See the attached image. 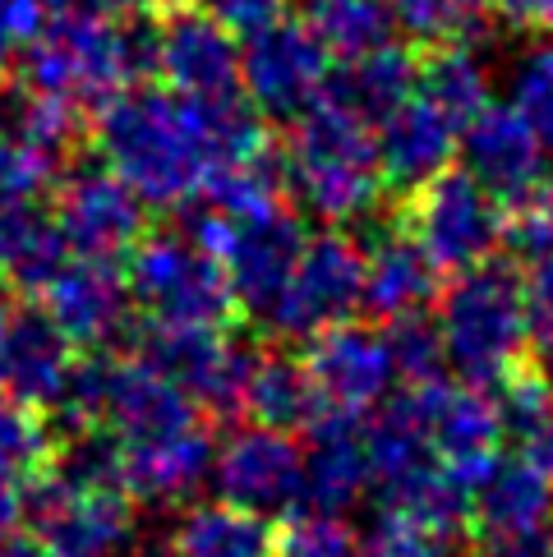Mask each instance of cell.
<instances>
[{
  "instance_id": "8d00e7d4",
  "label": "cell",
  "mask_w": 553,
  "mask_h": 557,
  "mask_svg": "<svg viewBox=\"0 0 553 557\" xmlns=\"http://www.w3.org/2000/svg\"><path fill=\"white\" fill-rule=\"evenodd\" d=\"M526 336H530V364L553 377V258L536 263L526 276Z\"/></svg>"
},
{
  "instance_id": "7bdbcfd3",
  "label": "cell",
  "mask_w": 553,
  "mask_h": 557,
  "mask_svg": "<svg viewBox=\"0 0 553 557\" xmlns=\"http://www.w3.org/2000/svg\"><path fill=\"white\" fill-rule=\"evenodd\" d=\"M0 557H65L61 548H56L51 540H42V534L37 530H28V534H10L5 540V548H0Z\"/></svg>"
},
{
  "instance_id": "9c48e42d",
  "label": "cell",
  "mask_w": 553,
  "mask_h": 557,
  "mask_svg": "<svg viewBox=\"0 0 553 557\" xmlns=\"http://www.w3.org/2000/svg\"><path fill=\"white\" fill-rule=\"evenodd\" d=\"M365 305V245L346 235L342 226H328L305 240V253L295 263L282 300L268 309L272 342H295V336H314Z\"/></svg>"
},
{
  "instance_id": "52a82bcc",
  "label": "cell",
  "mask_w": 553,
  "mask_h": 557,
  "mask_svg": "<svg viewBox=\"0 0 553 557\" xmlns=\"http://www.w3.org/2000/svg\"><path fill=\"white\" fill-rule=\"evenodd\" d=\"M402 226L439 263V272H470L503 249V203L462 166H447L402 198Z\"/></svg>"
},
{
  "instance_id": "cb8c5ba5",
  "label": "cell",
  "mask_w": 553,
  "mask_h": 557,
  "mask_svg": "<svg viewBox=\"0 0 553 557\" xmlns=\"http://www.w3.org/2000/svg\"><path fill=\"white\" fill-rule=\"evenodd\" d=\"M420 84V51L383 42L365 55H351L332 70L328 78V102L351 111L355 121H365L369 129H379L392 111L415 97Z\"/></svg>"
},
{
  "instance_id": "f1b7e54d",
  "label": "cell",
  "mask_w": 553,
  "mask_h": 557,
  "mask_svg": "<svg viewBox=\"0 0 553 557\" xmlns=\"http://www.w3.org/2000/svg\"><path fill=\"white\" fill-rule=\"evenodd\" d=\"M305 18L337 61H351V55H365L373 47L392 42V28H397V14L383 0H309Z\"/></svg>"
},
{
  "instance_id": "8fae6325",
  "label": "cell",
  "mask_w": 553,
  "mask_h": 557,
  "mask_svg": "<svg viewBox=\"0 0 553 557\" xmlns=\"http://www.w3.org/2000/svg\"><path fill=\"white\" fill-rule=\"evenodd\" d=\"M33 530L65 557H125L138 540L134 497L125 488H74L42 474L33 480Z\"/></svg>"
},
{
  "instance_id": "ac0fdd59",
  "label": "cell",
  "mask_w": 553,
  "mask_h": 557,
  "mask_svg": "<svg viewBox=\"0 0 553 557\" xmlns=\"http://www.w3.org/2000/svg\"><path fill=\"white\" fill-rule=\"evenodd\" d=\"M74 342L42 305H19L0 332V392L24 406L56 410L74 373Z\"/></svg>"
},
{
  "instance_id": "d6a6232c",
  "label": "cell",
  "mask_w": 553,
  "mask_h": 557,
  "mask_svg": "<svg viewBox=\"0 0 553 557\" xmlns=\"http://www.w3.org/2000/svg\"><path fill=\"white\" fill-rule=\"evenodd\" d=\"M512 107L521 111V121L536 134V144L553 175V42L526 47L512 65Z\"/></svg>"
},
{
  "instance_id": "f6af8a7d",
  "label": "cell",
  "mask_w": 553,
  "mask_h": 557,
  "mask_svg": "<svg viewBox=\"0 0 553 557\" xmlns=\"http://www.w3.org/2000/svg\"><path fill=\"white\" fill-rule=\"evenodd\" d=\"M107 5H111L115 14H125V18H162V14H171V10L189 5V0H107Z\"/></svg>"
},
{
  "instance_id": "ffe728a7",
  "label": "cell",
  "mask_w": 553,
  "mask_h": 557,
  "mask_svg": "<svg viewBox=\"0 0 553 557\" xmlns=\"http://www.w3.org/2000/svg\"><path fill=\"white\" fill-rule=\"evenodd\" d=\"M443 295L439 263L420 249V240L397 222L392 231H379L365 249V305L379 323H397L410 313H429Z\"/></svg>"
},
{
  "instance_id": "d4e9b609",
  "label": "cell",
  "mask_w": 553,
  "mask_h": 557,
  "mask_svg": "<svg viewBox=\"0 0 553 557\" xmlns=\"http://www.w3.org/2000/svg\"><path fill=\"white\" fill-rule=\"evenodd\" d=\"M323 410V396L314 387L305 360H295L286 342H272L259 350L245 387V420L282 433H305Z\"/></svg>"
},
{
  "instance_id": "681fc988",
  "label": "cell",
  "mask_w": 553,
  "mask_h": 557,
  "mask_svg": "<svg viewBox=\"0 0 553 557\" xmlns=\"http://www.w3.org/2000/svg\"><path fill=\"white\" fill-rule=\"evenodd\" d=\"M0 88H5V84H0Z\"/></svg>"
},
{
  "instance_id": "ba28073f",
  "label": "cell",
  "mask_w": 553,
  "mask_h": 557,
  "mask_svg": "<svg viewBox=\"0 0 553 557\" xmlns=\"http://www.w3.org/2000/svg\"><path fill=\"white\" fill-rule=\"evenodd\" d=\"M332 51L319 42L309 18L282 14L276 24L245 37L241 47V88L249 107L276 125H295L328 97Z\"/></svg>"
},
{
  "instance_id": "e0dca14e",
  "label": "cell",
  "mask_w": 553,
  "mask_h": 557,
  "mask_svg": "<svg viewBox=\"0 0 553 557\" xmlns=\"http://www.w3.org/2000/svg\"><path fill=\"white\" fill-rule=\"evenodd\" d=\"M457 157H462V171L470 181H480L503 208L521 203V198L553 185L536 134H530V125L521 121V111L512 102L507 107L489 102L476 121H466Z\"/></svg>"
},
{
  "instance_id": "4fadbf2b",
  "label": "cell",
  "mask_w": 553,
  "mask_h": 557,
  "mask_svg": "<svg viewBox=\"0 0 553 557\" xmlns=\"http://www.w3.org/2000/svg\"><path fill=\"white\" fill-rule=\"evenodd\" d=\"M157 78L189 102H226L241 97V47L226 24L189 5L157 18Z\"/></svg>"
},
{
  "instance_id": "7dc6e473",
  "label": "cell",
  "mask_w": 553,
  "mask_h": 557,
  "mask_svg": "<svg viewBox=\"0 0 553 557\" xmlns=\"http://www.w3.org/2000/svg\"><path fill=\"white\" fill-rule=\"evenodd\" d=\"M47 5L56 14H65V10H93V0H47Z\"/></svg>"
},
{
  "instance_id": "44dd1931",
  "label": "cell",
  "mask_w": 553,
  "mask_h": 557,
  "mask_svg": "<svg viewBox=\"0 0 553 557\" xmlns=\"http://www.w3.org/2000/svg\"><path fill=\"white\" fill-rule=\"evenodd\" d=\"M305 433H309V443H305V488H300V503L309 511L342 516L346 507L360 503L365 488L373 484L369 451H365V420L328 410Z\"/></svg>"
},
{
  "instance_id": "3957f363",
  "label": "cell",
  "mask_w": 553,
  "mask_h": 557,
  "mask_svg": "<svg viewBox=\"0 0 553 557\" xmlns=\"http://www.w3.org/2000/svg\"><path fill=\"white\" fill-rule=\"evenodd\" d=\"M439 332L447 369L470 387H499L521 364H530L526 336V282L512 263H489L457 272L439 295Z\"/></svg>"
},
{
  "instance_id": "7a4b0ae2",
  "label": "cell",
  "mask_w": 553,
  "mask_h": 557,
  "mask_svg": "<svg viewBox=\"0 0 553 557\" xmlns=\"http://www.w3.org/2000/svg\"><path fill=\"white\" fill-rule=\"evenodd\" d=\"M291 198L328 226H355L379 216L388 203V181L379 162V134L328 97L291 125L282 144Z\"/></svg>"
},
{
  "instance_id": "603a6c76",
  "label": "cell",
  "mask_w": 553,
  "mask_h": 557,
  "mask_svg": "<svg viewBox=\"0 0 553 557\" xmlns=\"http://www.w3.org/2000/svg\"><path fill=\"white\" fill-rule=\"evenodd\" d=\"M553 525V480L530 456H499L470 488V530L480 540Z\"/></svg>"
},
{
  "instance_id": "4dcf8cb0",
  "label": "cell",
  "mask_w": 553,
  "mask_h": 557,
  "mask_svg": "<svg viewBox=\"0 0 553 557\" xmlns=\"http://www.w3.org/2000/svg\"><path fill=\"white\" fill-rule=\"evenodd\" d=\"M462 534L466 530H447V525L420 521V516L379 507L373 525L355 544V557H466Z\"/></svg>"
},
{
  "instance_id": "8992f818",
  "label": "cell",
  "mask_w": 553,
  "mask_h": 557,
  "mask_svg": "<svg viewBox=\"0 0 553 557\" xmlns=\"http://www.w3.org/2000/svg\"><path fill=\"white\" fill-rule=\"evenodd\" d=\"M10 84L28 92H51L65 97L78 111L97 115L107 102H115L130 88L125 74V47H121V24H111L97 10H65L51 18L47 37L33 47V55Z\"/></svg>"
},
{
  "instance_id": "e575fe53",
  "label": "cell",
  "mask_w": 553,
  "mask_h": 557,
  "mask_svg": "<svg viewBox=\"0 0 553 557\" xmlns=\"http://www.w3.org/2000/svg\"><path fill=\"white\" fill-rule=\"evenodd\" d=\"M360 534L346 525V516L332 511H286V521L272 530L268 557H355Z\"/></svg>"
},
{
  "instance_id": "60d3db41",
  "label": "cell",
  "mask_w": 553,
  "mask_h": 557,
  "mask_svg": "<svg viewBox=\"0 0 553 557\" xmlns=\"http://www.w3.org/2000/svg\"><path fill=\"white\" fill-rule=\"evenodd\" d=\"M517 437H521V447H526L530 461H536V466L549 474V480H553V396H549V406H544Z\"/></svg>"
},
{
  "instance_id": "836d02e7",
  "label": "cell",
  "mask_w": 553,
  "mask_h": 557,
  "mask_svg": "<svg viewBox=\"0 0 553 557\" xmlns=\"http://www.w3.org/2000/svg\"><path fill=\"white\" fill-rule=\"evenodd\" d=\"M388 350H392V369L406 387H425V383H439L447 377V350H443V332H439V318L429 313H410L388 323Z\"/></svg>"
},
{
  "instance_id": "1f68e13d",
  "label": "cell",
  "mask_w": 553,
  "mask_h": 557,
  "mask_svg": "<svg viewBox=\"0 0 553 557\" xmlns=\"http://www.w3.org/2000/svg\"><path fill=\"white\" fill-rule=\"evenodd\" d=\"M397 24L420 47H433V42L480 47L493 33V14H489V0H397Z\"/></svg>"
},
{
  "instance_id": "9a60e30c",
  "label": "cell",
  "mask_w": 553,
  "mask_h": 557,
  "mask_svg": "<svg viewBox=\"0 0 553 557\" xmlns=\"http://www.w3.org/2000/svg\"><path fill=\"white\" fill-rule=\"evenodd\" d=\"M410 392L420 396L433 461L457 474L466 488H476L484 480V470L499 461V447L507 437L499 401L484 387L452 383V377H439V383H425Z\"/></svg>"
},
{
  "instance_id": "7402d4cb",
  "label": "cell",
  "mask_w": 553,
  "mask_h": 557,
  "mask_svg": "<svg viewBox=\"0 0 553 557\" xmlns=\"http://www.w3.org/2000/svg\"><path fill=\"white\" fill-rule=\"evenodd\" d=\"M212 456H217L212 424L162 437V443H138L125 447L121 484L144 507H189L194 493L212 474Z\"/></svg>"
},
{
  "instance_id": "5b68a950",
  "label": "cell",
  "mask_w": 553,
  "mask_h": 557,
  "mask_svg": "<svg viewBox=\"0 0 553 557\" xmlns=\"http://www.w3.org/2000/svg\"><path fill=\"white\" fill-rule=\"evenodd\" d=\"M181 212H185L181 226L226 268L241 313L268 318V309L282 300V290L309 240L300 212L291 203L254 212V216H222L212 208H199V212L181 208Z\"/></svg>"
},
{
  "instance_id": "83f0119b",
  "label": "cell",
  "mask_w": 553,
  "mask_h": 557,
  "mask_svg": "<svg viewBox=\"0 0 553 557\" xmlns=\"http://www.w3.org/2000/svg\"><path fill=\"white\" fill-rule=\"evenodd\" d=\"M415 92L433 102L457 125L476 121V115L493 102L489 97V65L470 42H433L420 51V84Z\"/></svg>"
},
{
  "instance_id": "d590c367",
  "label": "cell",
  "mask_w": 553,
  "mask_h": 557,
  "mask_svg": "<svg viewBox=\"0 0 553 557\" xmlns=\"http://www.w3.org/2000/svg\"><path fill=\"white\" fill-rule=\"evenodd\" d=\"M51 28L47 0H0V84H10L19 65L33 55V47Z\"/></svg>"
},
{
  "instance_id": "b9f144b4",
  "label": "cell",
  "mask_w": 553,
  "mask_h": 557,
  "mask_svg": "<svg viewBox=\"0 0 553 557\" xmlns=\"http://www.w3.org/2000/svg\"><path fill=\"white\" fill-rule=\"evenodd\" d=\"M544 5H549V0H489V14H493V24H499V28L526 33V28H540Z\"/></svg>"
},
{
  "instance_id": "484cf974",
  "label": "cell",
  "mask_w": 553,
  "mask_h": 557,
  "mask_svg": "<svg viewBox=\"0 0 553 557\" xmlns=\"http://www.w3.org/2000/svg\"><path fill=\"white\" fill-rule=\"evenodd\" d=\"M171 557H268L272 525L231 503H189L167 530Z\"/></svg>"
},
{
  "instance_id": "4316f807",
  "label": "cell",
  "mask_w": 553,
  "mask_h": 557,
  "mask_svg": "<svg viewBox=\"0 0 553 557\" xmlns=\"http://www.w3.org/2000/svg\"><path fill=\"white\" fill-rule=\"evenodd\" d=\"M365 451H369V470H373V484L379 488L433 461L420 396L410 387L388 396L379 410L365 414Z\"/></svg>"
},
{
  "instance_id": "30bf717a",
  "label": "cell",
  "mask_w": 553,
  "mask_h": 557,
  "mask_svg": "<svg viewBox=\"0 0 553 557\" xmlns=\"http://www.w3.org/2000/svg\"><path fill=\"white\" fill-rule=\"evenodd\" d=\"M51 226L74 258L125 263L130 249L152 231L148 203L107 162L70 166L51 189Z\"/></svg>"
},
{
  "instance_id": "ab89813d",
  "label": "cell",
  "mask_w": 553,
  "mask_h": 557,
  "mask_svg": "<svg viewBox=\"0 0 553 557\" xmlns=\"http://www.w3.org/2000/svg\"><path fill=\"white\" fill-rule=\"evenodd\" d=\"M480 544H484L480 557H553V525L503 534V540H480Z\"/></svg>"
},
{
  "instance_id": "d6986e66",
  "label": "cell",
  "mask_w": 553,
  "mask_h": 557,
  "mask_svg": "<svg viewBox=\"0 0 553 557\" xmlns=\"http://www.w3.org/2000/svg\"><path fill=\"white\" fill-rule=\"evenodd\" d=\"M457 144H462V125L415 92L410 102H402L379 125V162L388 189L406 198L433 175H443L457 162Z\"/></svg>"
},
{
  "instance_id": "5bb4252c",
  "label": "cell",
  "mask_w": 553,
  "mask_h": 557,
  "mask_svg": "<svg viewBox=\"0 0 553 557\" xmlns=\"http://www.w3.org/2000/svg\"><path fill=\"white\" fill-rule=\"evenodd\" d=\"M305 369L323 396V410L355 414V420L379 410L388 401L392 383H397L388 336L365 323H332L323 332H314L305 350Z\"/></svg>"
},
{
  "instance_id": "2e32d148",
  "label": "cell",
  "mask_w": 553,
  "mask_h": 557,
  "mask_svg": "<svg viewBox=\"0 0 553 557\" xmlns=\"http://www.w3.org/2000/svg\"><path fill=\"white\" fill-rule=\"evenodd\" d=\"M42 305L78 350H115V342H134V300L121 263L70 258V268L42 290Z\"/></svg>"
},
{
  "instance_id": "f35d334b",
  "label": "cell",
  "mask_w": 553,
  "mask_h": 557,
  "mask_svg": "<svg viewBox=\"0 0 553 557\" xmlns=\"http://www.w3.org/2000/svg\"><path fill=\"white\" fill-rule=\"evenodd\" d=\"M199 10H208L217 24H226L231 33H259L286 14V0H194Z\"/></svg>"
},
{
  "instance_id": "f546056e",
  "label": "cell",
  "mask_w": 553,
  "mask_h": 557,
  "mask_svg": "<svg viewBox=\"0 0 553 557\" xmlns=\"http://www.w3.org/2000/svg\"><path fill=\"white\" fill-rule=\"evenodd\" d=\"M56 447L61 437H56L51 414L0 392V474L14 484L42 480L56 461Z\"/></svg>"
},
{
  "instance_id": "74e56055",
  "label": "cell",
  "mask_w": 553,
  "mask_h": 557,
  "mask_svg": "<svg viewBox=\"0 0 553 557\" xmlns=\"http://www.w3.org/2000/svg\"><path fill=\"white\" fill-rule=\"evenodd\" d=\"M51 226V216L37 208V198H14L0 194V276L10 272V263L24 253L37 235Z\"/></svg>"
},
{
  "instance_id": "bcb514c9",
  "label": "cell",
  "mask_w": 553,
  "mask_h": 557,
  "mask_svg": "<svg viewBox=\"0 0 553 557\" xmlns=\"http://www.w3.org/2000/svg\"><path fill=\"white\" fill-rule=\"evenodd\" d=\"M14 309H19V295L10 290V282H5V276H0V332H5V323L14 318Z\"/></svg>"
},
{
  "instance_id": "7c38bea8",
  "label": "cell",
  "mask_w": 553,
  "mask_h": 557,
  "mask_svg": "<svg viewBox=\"0 0 553 557\" xmlns=\"http://www.w3.org/2000/svg\"><path fill=\"white\" fill-rule=\"evenodd\" d=\"M217 497L254 516H276L300 503L305 488V447L295 433L245 424L235 429L212 456Z\"/></svg>"
},
{
  "instance_id": "6da1fadb",
  "label": "cell",
  "mask_w": 553,
  "mask_h": 557,
  "mask_svg": "<svg viewBox=\"0 0 553 557\" xmlns=\"http://www.w3.org/2000/svg\"><path fill=\"white\" fill-rule=\"evenodd\" d=\"M93 148L148 208H189L212 171L204 107L157 84L125 88L97 111Z\"/></svg>"
},
{
  "instance_id": "ee69618b",
  "label": "cell",
  "mask_w": 553,
  "mask_h": 557,
  "mask_svg": "<svg viewBox=\"0 0 553 557\" xmlns=\"http://www.w3.org/2000/svg\"><path fill=\"white\" fill-rule=\"evenodd\" d=\"M19 516H24V497H19V484L0 474V548H5V540L19 530Z\"/></svg>"
},
{
  "instance_id": "277c9868",
  "label": "cell",
  "mask_w": 553,
  "mask_h": 557,
  "mask_svg": "<svg viewBox=\"0 0 553 557\" xmlns=\"http://www.w3.org/2000/svg\"><path fill=\"white\" fill-rule=\"evenodd\" d=\"M125 286L144 323L235 327L245 318L226 268L185 226L148 231L125 258Z\"/></svg>"
},
{
  "instance_id": "c3c4849f",
  "label": "cell",
  "mask_w": 553,
  "mask_h": 557,
  "mask_svg": "<svg viewBox=\"0 0 553 557\" xmlns=\"http://www.w3.org/2000/svg\"><path fill=\"white\" fill-rule=\"evenodd\" d=\"M540 33H544L549 42H553V0H549V5H544V14H540Z\"/></svg>"
}]
</instances>
